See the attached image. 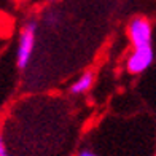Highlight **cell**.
Instances as JSON below:
<instances>
[{
  "label": "cell",
  "instance_id": "obj_1",
  "mask_svg": "<svg viewBox=\"0 0 156 156\" xmlns=\"http://www.w3.org/2000/svg\"><path fill=\"white\" fill-rule=\"evenodd\" d=\"M35 37H37V21L29 19L23 26V30L19 34L18 41V51H16V66L23 70L29 66L34 54Z\"/></svg>",
  "mask_w": 156,
  "mask_h": 156
},
{
  "label": "cell",
  "instance_id": "obj_2",
  "mask_svg": "<svg viewBox=\"0 0 156 156\" xmlns=\"http://www.w3.org/2000/svg\"><path fill=\"white\" fill-rule=\"evenodd\" d=\"M127 38L131 41L132 49L151 48L153 27L145 16H136L127 24Z\"/></svg>",
  "mask_w": 156,
  "mask_h": 156
},
{
  "label": "cell",
  "instance_id": "obj_3",
  "mask_svg": "<svg viewBox=\"0 0 156 156\" xmlns=\"http://www.w3.org/2000/svg\"><path fill=\"white\" fill-rule=\"evenodd\" d=\"M154 53L153 48H142V49H132V53L126 59V69L132 75L144 73L145 70L153 64Z\"/></svg>",
  "mask_w": 156,
  "mask_h": 156
},
{
  "label": "cell",
  "instance_id": "obj_4",
  "mask_svg": "<svg viewBox=\"0 0 156 156\" xmlns=\"http://www.w3.org/2000/svg\"><path fill=\"white\" fill-rule=\"evenodd\" d=\"M93 83H94V73L91 72V70H89V72H84V73H81L72 83V86H70V94H73V96L84 94L86 91L91 89Z\"/></svg>",
  "mask_w": 156,
  "mask_h": 156
},
{
  "label": "cell",
  "instance_id": "obj_5",
  "mask_svg": "<svg viewBox=\"0 0 156 156\" xmlns=\"http://www.w3.org/2000/svg\"><path fill=\"white\" fill-rule=\"evenodd\" d=\"M45 23H46L48 26L59 24V15H58V13H48V15L45 16Z\"/></svg>",
  "mask_w": 156,
  "mask_h": 156
},
{
  "label": "cell",
  "instance_id": "obj_6",
  "mask_svg": "<svg viewBox=\"0 0 156 156\" xmlns=\"http://www.w3.org/2000/svg\"><path fill=\"white\" fill-rule=\"evenodd\" d=\"M3 153H6V145H5V139H3V136L0 134V154H3Z\"/></svg>",
  "mask_w": 156,
  "mask_h": 156
},
{
  "label": "cell",
  "instance_id": "obj_7",
  "mask_svg": "<svg viewBox=\"0 0 156 156\" xmlns=\"http://www.w3.org/2000/svg\"><path fill=\"white\" fill-rule=\"evenodd\" d=\"M76 156H97L96 153H93L91 150H83V151H80Z\"/></svg>",
  "mask_w": 156,
  "mask_h": 156
},
{
  "label": "cell",
  "instance_id": "obj_8",
  "mask_svg": "<svg viewBox=\"0 0 156 156\" xmlns=\"http://www.w3.org/2000/svg\"><path fill=\"white\" fill-rule=\"evenodd\" d=\"M0 156H11V154H10L8 151H6V153H3V154H0Z\"/></svg>",
  "mask_w": 156,
  "mask_h": 156
},
{
  "label": "cell",
  "instance_id": "obj_9",
  "mask_svg": "<svg viewBox=\"0 0 156 156\" xmlns=\"http://www.w3.org/2000/svg\"><path fill=\"white\" fill-rule=\"evenodd\" d=\"M48 2H54V0H48Z\"/></svg>",
  "mask_w": 156,
  "mask_h": 156
}]
</instances>
